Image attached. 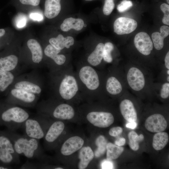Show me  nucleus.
<instances>
[{"mask_svg":"<svg viewBox=\"0 0 169 169\" xmlns=\"http://www.w3.org/2000/svg\"><path fill=\"white\" fill-rule=\"evenodd\" d=\"M167 1V2L168 4H169V0H166Z\"/></svg>","mask_w":169,"mask_h":169,"instance_id":"50","label":"nucleus"},{"mask_svg":"<svg viewBox=\"0 0 169 169\" xmlns=\"http://www.w3.org/2000/svg\"></svg>","mask_w":169,"mask_h":169,"instance_id":"52","label":"nucleus"},{"mask_svg":"<svg viewBox=\"0 0 169 169\" xmlns=\"http://www.w3.org/2000/svg\"><path fill=\"white\" fill-rule=\"evenodd\" d=\"M105 88L108 93L114 95L119 94L122 90V86L121 83L114 76H110L107 78Z\"/></svg>","mask_w":169,"mask_h":169,"instance_id":"25","label":"nucleus"},{"mask_svg":"<svg viewBox=\"0 0 169 169\" xmlns=\"http://www.w3.org/2000/svg\"><path fill=\"white\" fill-rule=\"evenodd\" d=\"M39 115L34 117H29L22 127L24 131V135L38 140L44 138L48 129L47 121L43 115Z\"/></svg>","mask_w":169,"mask_h":169,"instance_id":"4","label":"nucleus"},{"mask_svg":"<svg viewBox=\"0 0 169 169\" xmlns=\"http://www.w3.org/2000/svg\"><path fill=\"white\" fill-rule=\"evenodd\" d=\"M64 123L60 121L53 123L48 129L44 137L46 144L55 142L60 136L64 128Z\"/></svg>","mask_w":169,"mask_h":169,"instance_id":"13","label":"nucleus"},{"mask_svg":"<svg viewBox=\"0 0 169 169\" xmlns=\"http://www.w3.org/2000/svg\"><path fill=\"white\" fill-rule=\"evenodd\" d=\"M0 148L7 150L19 158V156L15 150L13 141L6 132L0 133Z\"/></svg>","mask_w":169,"mask_h":169,"instance_id":"28","label":"nucleus"},{"mask_svg":"<svg viewBox=\"0 0 169 169\" xmlns=\"http://www.w3.org/2000/svg\"><path fill=\"white\" fill-rule=\"evenodd\" d=\"M114 0H105L103 8V12L106 15H110L115 7Z\"/></svg>","mask_w":169,"mask_h":169,"instance_id":"35","label":"nucleus"},{"mask_svg":"<svg viewBox=\"0 0 169 169\" xmlns=\"http://www.w3.org/2000/svg\"><path fill=\"white\" fill-rule=\"evenodd\" d=\"M125 139L123 137H119L115 142V144L118 146H122L125 143Z\"/></svg>","mask_w":169,"mask_h":169,"instance_id":"44","label":"nucleus"},{"mask_svg":"<svg viewBox=\"0 0 169 169\" xmlns=\"http://www.w3.org/2000/svg\"><path fill=\"white\" fill-rule=\"evenodd\" d=\"M128 137L130 147L134 151L139 150L140 147L139 143L142 141L144 138L143 134H141L138 135L134 131H131L128 133Z\"/></svg>","mask_w":169,"mask_h":169,"instance_id":"32","label":"nucleus"},{"mask_svg":"<svg viewBox=\"0 0 169 169\" xmlns=\"http://www.w3.org/2000/svg\"><path fill=\"white\" fill-rule=\"evenodd\" d=\"M84 25V21L81 19L72 17L65 19L60 25V28L64 32L68 31L71 29L79 31Z\"/></svg>","mask_w":169,"mask_h":169,"instance_id":"22","label":"nucleus"},{"mask_svg":"<svg viewBox=\"0 0 169 169\" xmlns=\"http://www.w3.org/2000/svg\"><path fill=\"white\" fill-rule=\"evenodd\" d=\"M107 143V141L104 136L100 135L97 138L95 144L98 148L95 154L96 157H99L105 153Z\"/></svg>","mask_w":169,"mask_h":169,"instance_id":"33","label":"nucleus"},{"mask_svg":"<svg viewBox=\"0 0 169 169\" xmlns=\"http://www.w3.org/2000/svg\"><path fill=\"white\" fill-rule=\"evenodd\" d=\"M137 126V124L135 122H129L126 125V127L127 128L131 129H134Z\"/></svg>","mask_w":169,"mask_h":169,"instance_id":"46","label":"nucleus"},{"mask_svg":"<svg viewBox=\"0 0 169 169\" xmlns=\"http://www.w3.org/2000/svg\"><path fill=\"white\" fill-rule=\"evenodd\" d=\"M106 150L107 160L110 161L118 158L123 152L124 148L122 146L109 142L107 144Z\"/></svg>","mask_w":169,"mask_h":169,"instance_id":"27","label":"nucleus"},{"mask_svg":"<svg viewBox=\"0 0 169 169\" xmlns=\"http://www.w3.org/2000/svg\"><path fill=\"white\" fill-rule=\"evenodd\" d=\"M29 17L33 20L37 21H42L43 19L42 15L38 13H31L29 15Z\"/></svg>","mask_w":169,"mask_h":169,"instance_id":"42","label":"nucleus"},{"mask_svg":"<svg viewBox=\"0 0 169 169\" xmlns=\"http://www.w3.org/2000/svg\"><path fill=\"white\" fill-rule=\"evenodd\" d=\"M27 21L26 17L24 15L20 14L18 15L16 19V25L18 28L23 27L26 25Z\"/></svg>","mask_w":169,"mask_h":169,"instance_id":"38","label":"nucleus"},{"mask_svg":"<svg viewBox=\"0 0 169 169\" xmlns=\"http://www.w3.org/2000/svg\"><path fill=\"white\" fill-rule=\"evenodd\" d=\"M113 164L110 160L104 161L102 164V169H112Z\"/></svg>","mask_w":169,"mask_h":169,"instance_id":"43","label":"nucleus"},{"mask_svg":"<svg viewBox=\"0 0 169 169\" xmlns=\"http://www.w3.org/2000/svg\"><path fill=\"white\" fill-rule=\"evenodd\" d=\"M18 62V59L14 55L0 58V72H8L14 69Z\"/></svg>","mask_w":169,"mask_h":169,"instance_id":"24","label":"nucleus"},{"mask_svg":"<svg viewBox=\"0 0 169 169\" xmlns=\"http://www.w3.org/2000/svg\"><path fill=\"white\" fill-rule=\"evenodd\" d=\"M160 33L155 32L151 35L154 46L158 50L161 49L164 46V39L169 34V27L162 26L160 28Z\"/></svg>","mask_w":169,"mask_h":169,"instance_id":"19","label":"nucleus"},{"mask_svg":"<svg viewBox=\"0 0 169 169\" xmlns=\"http://www.w3.org/2000/svg\"><path fill=\"white\" fill-rule=\"evenodd\" d=\"M167 73L168 75H169V69H168L167 71Z\"/></svg>","mask_w":169,"mask_h":169,"instance_id":"49","label":"nucleus"},{"mask_svg":"<svg viewBox=\"0 0 169 169\" xmlns=\"http://www.w3.org/2000/svg\"><path fill=\"white\" fill-rule=\"evenodd\" d=\"M29 117L28 113L23 109L11 105L0 113V124L6 125L8 130L15 131L22 128Z\"/></svg>","mask_w":169,"mask_h":169,"instance_id":"2","label":"nucleus"},{"mask_svg":"<svg viewBox=\"0 0 169 169\" xmlns=\"http://www.w3.org/2000/svg\"><path fill=\"white\" fill-rule=\"evenodd\" d=\"M6 33V31L4 29H0V37L5 35Z\"/></svg>","mask_w":169,"mask_h":169,"instance_id":"47","label":"nucleus"},{"mask_svg":"<svg viewBox=\"0 0 169 169\" xmlns=\"http://www.w3.org/2000/svg\"><path fill=\"white\" fill-rule=\"evenodd\" d=\"M60 52V50L56 49L50 44L48 45L44 50L45 55L52 59L59 65L64 64L66 60L64 55L59 54Z\"/></svg>","mask_w":169,"mask_h":169,"instance_id":"20","label":"nucleus"},{"mask_svg":"<svg viewBox=\"0 0 169 169\" xmlns=\"http://www.w3.org/2000/svg\"><path fill=\"white\" fill-rule=\"evenodd\" d=\"M88 121L94 125L100 128L107 127L114 122V117L110 113L103 111H92L87 115Z\"/></svg>","mask_w":169,"mask_h":169,"instance_id":"7","label":"nucleus"},{"mask_svg":"<svg viewBox=\"0 0 169 169\" xmlns=\"http://www.w3.org/2000/svg\"><path fill=\"white\" fill-rule=\"evenodd\" d=\"M104 46L103 43H99L89 55L87 61L90 65L96 67L101 63L103 59Z\"/></svg>","mask_w":169,"mask_h":169,"instance_id":"18","label":"nucleus"},{"mask_svg":"<svg viewBox=\"0 0 169 169\" xmlns=\"http://www.w3.org/2000/svg\"><path fill=\"white\" fill-rule=\"evenodd\" d=\"M137 23L135 20L125 17L117 18L114 23V32L118 35L131 33L136 30Z\"/></svg>","mask_w":169,"mask_h":169,"instance_id":"9","label":"nucleus"},{"mask_svg":"<svg viewBox=\"0 0 169 169\" xmlns=\"http://www.w3.org/2000/svg\"><path fill=\"white\" fill-rule=\"evenodd\" d=\"M6 133L13 141L15 150L18 155L42 162L44 155L39 140L9 130Z\"/></svg>","mask_w":169,"mask_h":169,"instance_id":"1","label":"nucleus"},{"mask_svg":"<svg viewBox=\"0 0 169 169\" xmlns=\"http://www.w3.org/2000/svg\"><path fill=\"white\" fill-rule=\"evenodd\" d=\"M14 76L10 71L0 72V90L3 92L12 83Z\"/></svg>","mask_w":169,"mask_h":169,"instance_id":"31","label":"nucleus"},{"mask_svg":"<svg viewBox=\"0 0 169 169\" xmlns=\"http://www.w3.org/2000/svg\"><path fill=\"white\" fill-rule=\"evenodd\" d=\"M85 0L87 1H91L93 0Z\"/></svg>","mask_w":169,"mask_h":169,"instance_id":"51","label":"nucleus"},{"mask_svg":"<svg viewBox=\"0 0 169 169\" xmlns=\"http://www.w3.org/2000/svg\"><path fill=\"white\" fill-rule=\"evenodd\" d=\"M114 48L113 44L110 42H107L104 44L103 59L105 62L110 63L112 61L111 53Z\"/></svg>","mask_w":169,"mask_h":169,"instance_id":"34","label":"nucleus"},{"mask_svg":"<svg viewBox=\"0 0 169 169\" xmlns=\"http://www.w3.org/2000/svg\"><path fill=\"white\" fill-rule=\"evenodd\" d=\"M94 156V153L90 147L82 148L79 152V158L80 161L78 165L79 168L84 169L86 168Z\"/></svg>","mask_w":169,"mask_h":169,"instance_id":"23","label":"nucleus"},{"mask_svg":"<svg viewBox=\"0 0 169 169\" xmlns=\"http://www.w3.org/2000/svg\"><path fill=\"white\" fill-rule=\"evenodd\" d=\"M52 115L55 118L60 120H70L75 115L74 110L70 105L62 103L54 107L52 112Z\"/></svg>","mask_w":169,"mask_h":169,"instance_id":"15","label":"nucleus"},{"mask_svg":"<svg viewBox=\"0 0 169 169\" xmlns=\"http://www.w3.org/2000/svg\"><path fill=\"white\" fill-rule=\"evenodd\" d=\"M76 76L79 84H81L87 92H94L100 86L98 74L93 67L90 65L79 66Z\"/></svg>","mask_w":169,"mask_h":169,"instance_id":"3","label":"nucleus"},{"mask_svg":"<svg viewBox=\"0 0 169 169\" xmlns=\"http://www.w3.org/2000/svg\"><path fill=\"white\" fill-rule=\"evenodd\" d=\"M79 87L77 76L72 72H66L61 79L58 86V92L63 99L70 100L79 92Z\"/></svg>","mask_w":169,"mask_h":169,"instance_id":"5","label":"nucleus"},{"mask_svg":"<svg viewBox=\"0 0 169 169\" xmlns=\"http://www.w3.org/2000/svg\"><path fill=\"white\" fill-rule=\"evenodd\" d=\"M28 47L31 51L33 61L35 63H39L42 60L43 53L41 46L35 39H31L27 42Z\"/></svg>","mask_w":169,"mask_h":169,"instance_id":"21","label":"nucleus"},{"mask_svg":"<svg viewBox=\"0 0 169 169\" xmlns=\"http://www.w3.org/2000/svg\"><path fill=\"white\" fill-rule=\"evenodd\" d=\"M13 97L10 100L13 104H19L26 106H32L36 101L35 94L19 89L14 88L11 92Z\"/></svg>","mask_w":169,"mask_h":169,"instance_id":"6","label":"nucleus"},{"mask_svg":"<svg viewBox=\"0 0 169 169\" xmlns=\"http://www.w3.org/2000/svg\"><path fill=\"white\" fill-rule=\"evenodd\" d=\"M84 140L78 136L71 137L63 144L60 149L61 153L64 156H69L80 149L84 144Z\"/></svg>","mask_w":169,"mask_h":169,"instance_id":"12","label":"nucleus"},{"mask_svg":"<svg viewBox=\"0 0 169 169\" xmlns=\"http://www.w3.org/2000/svg\"><path fill=\"white\" fill-rule=\"evenodd\" d=\"M165 64L167 69H169V52L168 51L166 54L165 58Z\"/></svg>","mask_w":169,"mask_h":169,"instance_id":"45","label":"nucleus"},{"mask_svg":"<svg viewBox=\"0 0 169 169\" xmlns=\"http://www.w3.org/2000/svg\"><path fill=\"white\" fill-rule=\"evenodd\" d=\"M167 81L168 82H169V76H167Z\"/></svg>","mask_w":169,"mask_h":169,"instance_id":"48","label":"nucleus"},{"mask_svg":"<svg viewBox=\"0 0 169 169\" xmlns=\"http://www.w3.org/2000/svg\"><path fill=\"white\" fill-rule=\"evenodd\" d=\"M23 4L30 5L33 6H37L39 4L40 0H19Z\"/></svg>","mask_w":169,"mask_h":169,"instance_id":"41","label":"nucleus"},{"mask_svg":"<svg viewBox=\"0 0 169 169\" xmlns=\"http://www.w3.org/2000/svg\"><path fill=\"white\" fill-rule=\"evenodd\" d=\"M160 9L164 13L162 21L163 23L169 25V5L168 4L163 3L160 6Z\"/></svg>","mask_w":169,"mask_h":169,"instance_id":"36","label":"nucleus"},{"mask_svg":"<svg viewBox=\"0 0 169 169\" xmlns=\"http://www.w3.org/2000/svg\"><path fill=\"white\" fill-rule=\"evenodd\" d=\"M60 0H45L44 14L49 19H52L56 16L61 10Z\"/></svg>","mask_w":169,"mask_h":169,"instance_id":"17","label":"nucleus"},{"mask_svg":"<svg viewBox=\"0 0 169 169\" xmlns=\"http://www.w3.org/2000/svg\"><path fill=\"white\" fill-rule=\"evenodd\" d=\"M145 125L146 129L152 132L164 131L167 127V122L163 115L155 114L149 116L146 120Z\"/></svg>","mask_w":169,"mask_h":169,"instance_id":"10","label":"nucleus"},{"mask_svg":"<svg viewBox=\"0 0 169 169\" xmlns=\"http://www.w3.org/2000/svg\"><path fill=\"white\" fill-rule=\"evenodd\" d=\"M120 112L124 118L129 122H136L137 114L132 102L128 99L122 100L120 104Z\"/></svg>","mask_w":169,"mask_h":169,"instance_id":"14","label":"nucleus"},{"mask_svg":"<svg viewBox=\"0 0 169 169\" xmlns=\"http://www.w3.org/2000/svg\"><path fill=\"white\" fill-rule=\"evenodd\" d=\"M15 88L22 89L34 94H39L41 92V89L38 85L27 81L18 82L15 84Z\"/></svg>","mask_w":169,"mask_h":169,"instance_id":"29","label":"nucleus"},{"mask_svg":"<svg viewBox=\"0 0 169 169\" xmlns=\"http://www.w3.org/2000/svg\"><path fill=\"white\" fill-rule=\"evenodd\" d=\"M168 140V135L166 132H157L153 138L152 146L156 150H161L167 145Z\"/></svg>","mask_w":169,"mask_h":169,"instance_id":"26","label":"nucleus"},{"mask_svg":"<svg viewBox=\"0 0 169 169\" xmlns=\"http://www.w3.org/2000/svg\"><path fill=\"white\" fill-rule=\"evenodd\" d=\"M160 95L161 98L165 99L169 96V83H166L163 84L160 90Z\"/></svg>","mask_w":169,"mask_h":169,"instance_id":"39","label":"nucleus"},{"mask_svg":"<svg viewBox=\"0 0 169 169\" xmlns=\"http://www.w3.org/2000/svg\"><path fill=\"white\" fill-rule=\"evenodd\" d=\"M134 43L137 50L144 55H149L153 49V43L150 37L145 32H140L136 35Z\"/></svg>","mask_w":169,"mask_h":169,"instance_id":"11","label":"nucleus"},{"mask_svg":"<svg viewBox=\"0 0 169 169\" xmlns=\"http://www.w3.org/2000/svg\"><path fill=\"white\" fill-rule=\"evenodd\" d=\"M50 44L56 49L61 50L64 48L69 49L74 44V41L71 36L64 37L62 34H59L56 38H52L49 40Z\"/></svg>","mask_w":169,"mask_h":169,"instance_id":"16","label":"nucleus"},{"mask_svg":"<svg viewBox=\"0 0 169 169\" xmlns=\"http://www.w3.org/2000/svg\"><path fill=\"white\" fill-rule=\"evenodd\" d=\"M0 161L6 165L19 164L20 162L19 158L16 157L7 150L0 148Z\"/></svg>","mask_w":169,"mask_h":169,"instance_id":"30","label":"nucleus"},{"mask_svg":"<svg viewBox=\"0 0 169 169\" xmlns=\"http://www.w3.org/2000/svg\"><path fill=\"white\" fill-rule=\"evenodd\" d=\"M127 80L131 88L136 91L142 90L145 85V79L144 75L138 68L132 67L128 70Z\"/></svg>","mask_w":169,"mask_h":169,"instance_id":"8","label":"nucleus"},{"mask_svg":"<svg viewBox=\"0 0 169 169\" xmlns=\"http://www.w3.org/2000/svg\"><path fill=\"white\" fill-rule=\"evenodd\" d=\"M123 129L120 126L114 127L109 131V134L111 136L116 137L120 135L122 132Z\"/></svg>","mask_w":169,"mask_h":169,"instance_id":"40","label":"nucleus"},{"mask_svg":"<svg viewBox=\"0 0 169 169\" xmlns=\"http://www.w3.org/2000/svg\"><path fill=\"white\" fill-rule=\"evenodd\" d=\"M131 1L129 0H123L119 4L117 7V9L120 13L124 12L128 10L133 6Z\"/></svg>","mask_w":169,"mask_h":169,"instance_id":"37","label":"nucleus"}]
</instances>
